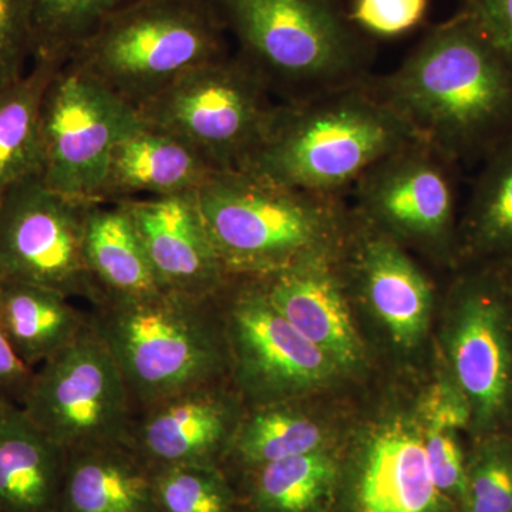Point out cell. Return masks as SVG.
<instances>
[{
  "instance_id": "6da1fadb",
  "label": "cell",
  "mask_w": 512,
  "mask_h": 512,
  "mask_svg": "<svg viewBox=\"0 0 512 512\" xmlns=\"http://www.w3.org/2000/svg\"><path fill=\"white\" fill-rule=\"evenodd\" d=\"M369 82L419 140L460 168L483 164L512 140V59L467 10Z\"/></svg>"
},
{
  "instance_id": "7a4b0ae2",
  "label": "cell",
  "mask_w": 512,
  "mask_h": 512,
  "mask_svg": "<svg viewBox=\"0 0 512 512\" xmlns=\"http://www.w3.org/2000/svg\"><path fill=\"white\" fill-rule=\"evenodd\" d=\"M369 77L309 99L278 101L239 171L315 194L352 190L373 165L419 140Z\"/></svg>"
},
{
  "instance_id": "3957f363",
  "label": "cell",
  "mask_w": 512,
  "mask_h": 512,
  "mask_svg": "<svg viewBox=\"0 0 512 512\" xmlns=\"http://www.w3.org/2000/svg\"><path fill=\"white\" fill-rule=\"evenodd\" d=\"M195 197L229 276L264 278L338 254L353 220L342 195L296 190L239 170L214 171Z\"/></svg>"
},
{
  "instance_id": "277c9868",
  "label": "cell",
  "mask_w": 512,
  "mask_h": 512,
  "mask_svg": "<svg viewBox=\"0 0 512 512\" xmlns=\"http://www.w3.org/2000/svg\"><path fill=\"white\" fill-rule=\"evenodd\" d=\"M235 53L276 101L332 92L370 76L375 40L340 0H211Z\"/></svg>"
},
{
  "instance_id": "5b68a950",
  "label": "cell",
  "mask_w": 512,
  "mask_h": 512,
  "mask_svg": "<svg viewBox=\"0 0 512 512\" xmlns=\"http://www.w3.org/2000/svg\"><path fill=\"white\" fill-rule=\"evenodd\" d=\"M90 325L116 360L134 412L231 375L220 293L173 291L93 305Z\"/></svg>"
},
{
  "instance_id": "8992f818",
  "label": "cell",
  "mask_w": 512,
  "mask_h": 512,
  "mask_svg": "<svg viewBox=\"0 0 512 512\" xmlns=\"http://www.w3.org/2000/svg\"><path fill=\"white\" fill-rule=\"evenodd\" d=\"M228 55L229 37L211 0H136L67 63L137 110L181 74Z\"/></svg>"
},
{
  "instance_id": "52a82bcc",
  "label": "cell",
  "mask_w": 512,
  "mask_h": 512,
  "mask_svg": "<svg viewBox=\"0 0 512 512\" xmlns=\"http://www.w3.org/2000/svg\"><path fill=\"white\" fill-rule=\"evenodd\" d=\"M275 97L237 53L181 74L138 119L194 147L215 171L239 170L261 140Z\"/></svg>"
},
{
  "instance_id": "ba28073f",
  "label": "cell",
  "mask_w": 512,
  "mask_h": 512,
  "mask_svg": "<svg viewBox=\"0 0 512 512\" xmlns=\"http://www.w3.org/2000/svg\"><path fill=\"white\" fill-rule=\"evenodd\" d=\"M138 123L134 107L76 64H63L40 109V180L72 200L100 202L111 150Z\"/></svg>"
},
{
  "instance_id": "9c48e42d",
  "label": "cell",
  "mask_w": 512,
  "mask_h": 512,
  "mask_svg": "<svg viewBox=\"0 0 512 512\" xmlns=\"http://www.w3.org/2000/svg\"><path fill=\"white\" fill-rule=\"evenodd\" d=\"M23 410L66 451L130 439L133 402L92 325L35 370Z\"/></svg>"
},
{
  "instance_id": "30bf717a",
  "label": "cell",
  "mask_w": 512,
  "mask_h": 512,
  "mask_svg": "<svg viewBox=\"0 0 512 512\" xmlns=\"http://www.w3.org/2000/svg\"><path fill=\"white\" fill-rule=\"evenodd\" d=\"M447 333L451 379L478 437L512 424V289L493 268L473 266L457 282Z\"/></svg>"
},
{
  "instance_id": "8fae6325",
  "label": "cell",
  "mask_w": 512,
  "mask_h": 512,
  "mask_svg": "<svg viewBox=\"0 0 512 512\" xmlns=\"http://www.w3.org/2000/svg\"><path fill=\"white\" fill-rule=\"evenodd\" d=\"M231 376L249 407L288 402L335 375L338 366L293 328L258 279L231 276L220 292Z\"/></svg>"
},
{
  "instance_id": "7c38bea8",
  "label": "cell",
  "mask_w": 512,
  "mask_h": 512,
  "mask_svg": "<svg viewBox=\"0 0 512 512\" xmlns=\"http://www.w3.org/2000/svg\"><path fill=\"white\" fill-rule=\"evenodd\" d=\"M461 168L417 140L373 165L352 188L353 212L380 234L458 259L457 175Z\"/></svg>"
},
{
  "instance_id": "4fadbf2b",
  "label": "cell",
  "mask_w": 512,
  "mask_h": 512,
  "mask_svg": "<svg viewBox=\"0 0 512 512\" xmlns=\"http://www.w3.org/2000/svg\"><path fill=\"white\" fill-rule=\"evenodd\" d=\"M90 205L50 190L39 175L3 192L0 274L5 281L46 286L93 305L97 296L83 255Z\"/></svg>"
},
{
  "instance_id": "5bb4252c",
  "label": "cell",
  "mask_w": 512,
  "mask_h": 512,
  "mask_svg": "<svg viewBox=\"0 0 512 512\" xmlns=\"http://www.w3.org/2000/svg\"><path fill=\"white\" fill-rule=\"evenodd\" d=\"M335 512H460L434 483L423 431L394 420L367 437L342 468Z\"/></svg>"
},
{
  "instance_id": "9a60e30c",
  "label": "cell",
  "mask_w": 512,
  "mask_h": 512,
  "mask_svg": "<svg viewBox=\"0 0 512 512\" xmlns=\"http://www.w3.org/2000/svg\"><path fill=\"white\" fill-rule=\"evenodd\" d=\"M244 414L228 380L204 384L136 413L128 443L154 468L222 466Z\"/></svg>"
},
{
  "instance_id": "2e32d148",
  "label": "cell",
  "mask_w": 512,
  "mask_h": 512,
  "mask_svg": "<svg viewBox=\"0 0 512 512\" xmlns=\"http://www.w3.org/2000/svg\"><path fill=\"white\" fill-rule=\"evenodd\" d=\"M133 221L165 291L215 296L229 276L202 221L194 192L119 202Z\"/></svg>"
},
{
  "instance_id": "e0dca14e",
  "label": "cell",
  "mask_w": 512,
  "mask_h": 512,
  "mask_svg": "<svg viewBox=\"0 0 512 512\" xmlns=\"http://www.w3.org/2000/svg\"><path fill=\"white\" fill-rule=\"evenodd\" d=\"M353 212V211H352ZM350 274L394 342L413 348L426 333L433 286L402 245L356 217L346 237Z\"/></svg>"
},
{
  "instance_id": "ac0fdd59",
  "label": "cell",
  "mask_w": 512,
  "mask_h": 512,
  "mask_svg": "<svg viewBox=\"0 0 512 512\" xmlns=\"http://www.w3.org/2000/svg\"><path fill=\"white\" fill-rule=\"evenodd\" d=\"M339 254L316 256L276 274L256 278L266 298L289 323L338 366L352 369L362 345L350 319Z\"/></svg>"
},
{
  "instance_id": "d6986e66",
  "label": "cell",
  "mask_w": 512,
  "mask_h": 512,
  "mask_svg": "<svg viewBox=\"0 0 512 512\" xmlns=\"http://www.w3.org/2000/svg\"><path fill=\"white\" fill-rule=\"evenodd\" d=\"M214 171L190 144L140 120L111 150L100 204L194 192Z\"/></svg>"
},
{
  "instance_id": "ffe728a7",
  "label": "cell",
  "mask_w": 512,
  "mask_h": 512,
  "mask_svg": "<svg viewBox=\"0 0 512 512\" xmlns=\"http://www.w3.org/2000/svg\"><path fill=\"white\" fill-rule=\"evenodd\" d=\"M56 512H161L156 468L128 441L66 451Z\"/></svg>"
},
{
  "instance_id": "44dd1931",
  "label": "cell",
  "mask_w": 512,
  "mask_h": 512,
  "mask_svg": "<svg viewBox=\"0 0 512 512\" xmlns=\"http://www.w3.org/2000/svg\"><path fill=\"white\" fill-rule=\"evenodd\" d=\"M66 450L0 397V512H56Z\"/></svg>"
},
{
  "instance_id": "7402d4cb",
  "label": "cell",
  "mask_w": 512,
  "mask_h": 512,
  "mask_svg": "<svg viewBox=\"0 0 512 512\" xmlns=\"http://www.w3.org/2000/svg\"><path fill=\"white\" fill-rule=\"evenodd\" d=\"M83 255L96 291L93 305L165 291L148 262L133 221L120 204L90 205L84 225Z\"/></svg>"
},
{
  "instance_id": "603a6c76",
  "label": "cell",
  "mask_w": 512,
  "mask_h": 512,
  "mask_svg": "<svg viewBox=\"0 0 512 512\" xmlns=\"http://www.w3.org/2000/svg\"><path fill=\"white\" fill-rule=\"evenodd\" d=\"M89 322V313L55 289L20 281L0 284V328L32 369L79 338Z\"/></svg>"
},
{
  "instance_id": "cb8c5ba5",
  "label": "cell",
  "mask_w": 512,
  "mask_h": 512,
  "mask_svg": "<svg viewBox=\"0 0 512 512\" xmlns=\"http://www.w3.org/2000/svg\"><path fill=\"white\" fill-rule=\"evenodd\" d=\"M342 466L323 450L247 471L238 481L245 512H335Z\"/></svg>"
},
{
  "instance_id": "d4e9b609",
  "label": "cell",
  "mask_w": 512,
  "mask_h": 512,
  "mask_svg": "<svg viewBox=\"0 0 512 512\" xmlns=\"http://www.w3.org/2000/svg\"><path fill=\"white\" fill-rule=\"evenodd\" d=\"M458 259L484 268L512 265V140L481 164L460 224Z\"/></svg>"
},
{
  "instance_id": "484cf974",
  "label": "cell",
  "mask_w": 512,
  "mask_h": 512,
  "mask_svg": "<svg viewBox=\"0 0 512 512\" xmlns=\"http://www.w3.org/2000/svg\"><path fill=\"white\" fill-rule=\"evenodd\" d=\"M248 410L222 461L232 480L266 464L325 448V434L318 423L286 402Z\"/></svg>"
},
{
  "instance_id": "4316f807",
  "label": "cell",
  "mask_w": 512,
  "mask_h": 512,
  "mask_svg": "<svg viewBox=\"0 0 512 512\" xmlns=\"http://www.w3.org/2000/svg\"><path fill=\"white\" fill-rule=\"evenodd\" d=\"M60 66L35 60L18 82L0 90V197L40 168V109Z\"/></svg>"
},
{
  "instance_id": "83f0119b",
  "label": "cell",
  "mask_w": 512,
  "mask_h": 512,
  "mask_svg": "<svg viewBox=\"0 0 512 512\" xmlns=\"http://www.w3.org/2000/svg\"><path fill=\"white\" fill-rule=\"evenodd\" d=\"M136 0H33V62L63 66L114 13Z\"/></svg>"
},
{
  "instance_id": "f1b7e54d",
  "label": "cell",
  "mask_w": 512,
  "mask_h": 512,
  "mask_svg": "<svg viewBox=\"0 0 512 512\" xmlns=\"http://www.w3.org/2000/svg\"><path fill=\"white\" fill-rule=\"evenodd\" d=\"M161 512H245L237 485L221 466L156 468Z\"/></svg>"
},
{
  "instance_id": "f546056e",
  "label": "cell",
  "mask_w": 512,
  "mask_h": 512,
  "mask_svg": "<svg viewBox=\"0 0 512 512\" xmlns=\"http://www.w3.org/2000/svg\"><path fill=\"white\" fill-rule=\"evenodd\" d=\"M460 512H512V431L478 437Z\"/></svg>"
},
{
  "instance_id": "4dcf8cb0",
  "label": "cell",
  "mask_w": 512,
  "mask_h": 512,
  "mask_svg": "<svg viewBox=\"0 0 512 512\" xmlns=\"http://www.w3.org/2000/svg\"><path fill=\"white\" fill-rule=\"evenodd\" d=\"M421 431L434 483L460 510L466 494L468 460L458 436L461 430L441 423H421Z\"/></svg>"
},
{
  "instance_id": "1f68e13d",
  "label": "cell",
  "mask_w": 512,
  "mask_h": 512,
  "mask_svg": "<svg viewBox=\"0 0 512 512\" xmlns=\"http://www.w3.org/2000/svg\"><path fill=\"white\" fill-rule=\"evenodd\" d=\"M33 63V0H0V90Z\"/></svg>"
},
{
  "instance_id": "d6a6232c",
  "label": "cell",
  "mask_w": 512,
  "mask_h": 512,
  "mask_svg": "<svg viewBox=\"0 0 512 512\" xmlns=\"http://www.w3.org/2000/svg\"><path fill=\"white\" fill-rule=\"evenodd\" d=\"M429 0H353L349 15L367 36L394 37L416 28Z\"/></svg>"
},
{
  "instance_id": "836d02e7",
  "label": "cell",
  "mask_w": 512,
  "mask_h": 512,
  "mask_svg": "<svg viewBox=\"0 0 512 512\" xmlns=\"http://www.w3.org/2000/svg\"><path fill=\"white\" fill-rule=\"evenodd\" d=\"M463 9L512 59V0H464Z\"/></svg>"
},
{
  "instance_id": "e575fe53",
  "label": "cell",
  "mask_w": 512,
  "mask_h": 512,
  "mask_svg": "<svg viewBox=\"0 0 512 512\" xmlns=\"http://www.w3.org/2000/svg\"><path fill=\"white\" fill-rule=\"evenodd\" d=\"M35 369L26 365L0 328V397L22 406L28 396Z\"/></svg>"
},
{
  "instance_id": "d590c367",
  "label": "cell",
  "mask_w": 512,
  "mask_h": 512,
  "mask_svg": "<svg viewBox=\"0 0 512 512\" xmlns=\"http://www.w3.org/2000/svg\"><path fill=\"white\" fill-rule=\"evenodd\" d=\"M497 271H500L501 274L504 275L505 281L508 282V285H510L512 289V265L507 266V268L497 269Z\"/></svg>"
},
{
  "instance_id": "8d00e7d4",
  "label": "cell",
  "mask_w": 512,
  "mask_h": 512,
  "mask_svg": "<svg viewBox=\"0 0 512 512\" xmlns=\"http://www.w3.org/2000/svg\"><path fill=\"white\" fill-rule=\"evenodd\" d=\"M3 281H5V278H3L2 274H0V284H2Z\"/></svg>"
}]
</instances>
